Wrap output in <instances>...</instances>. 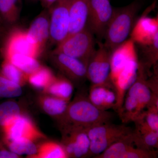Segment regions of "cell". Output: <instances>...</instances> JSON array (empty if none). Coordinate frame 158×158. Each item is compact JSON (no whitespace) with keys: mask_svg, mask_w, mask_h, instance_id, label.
Returning <instances> with one entry per match:
<instances>
[{"mask_svg":"<svg viewBox=\"0 0 158 158\" xmlns=\"http://www.w3.org/2000/svg\"><path fill=\"white\" fill-rule=\"evenodd\" d=\"M113 117V113L99 110L91 102L88 97L79 94L69 102L65 114L58 121L59 126L88 128L110 122Z\"/></svg>","mask_w":158,"mask_h":158,"instance_id":"obj_1","label":"cell"},{"mask_svg":"<svg viewBox=\"0 0 158 158\" xmlns=\"http://www.w3.org/2000/svg\"><path fill=\"white\" fill-rule=\"evenodd\" d=\"M140 7V3L135 1L127 6L114 9L113 17L104 36L105 42L103 43L111 53L127 40Z\"/></svg>","mask_w":158,"mask_h":158,"instance_id":"obj_2","label":"cell"},{"mask_svg":"<svg viewBox=\"0 0 158 158\" xmlns=\"http://www.w3.org/2000/svg\"><path fill=\"white\" fill-rule=\"evenodd\" d=\"M86 131L90 141L88 157L100 154L112 144L133 131L124 125L114 124L111 122L86 128Z\"/></svg>","mask_w":158,"mask_h":158,"instance_id":"obj_3","label":"cell"},{"mask_svg":"<svg viewBox=\"0 0 158 158\" xmlns=\"http://www.w3.org/2000/svg\"><path fill=\"white\" fill-rule=\"evenodd\" d=\"M95 51L93 34L86 27L82 31L69 35L52 52L73 57L87 66Z\"/></svg>","mask_w":158,"mask_h":158,"instance_id":"obj_4","label":"cell"},{"mask_svg":"<svg viewBox=\"0 0 158 158\" xmlns=\"http://www.w3.org/2000/svg\"><path fill=\"white\" fill-rule=\"evenodd\" d=\"M5 35L6 37L1 48L3 59L15 54L28 55L38 59L43 53L28 34L27 30L11 27Z\"/></svg>","mask_w":158,"mask_h":158,"instance_id":"obj_5","label":"cell"},{"mask_svg":"<svg viewBox=\"0 0 158 158\" xmlns=\"http://www.w3.org/2000/svg\"><path fill=\"white\" fill-rule=\"evenodd\" d=\"M62 140L68 158H85L89 156L90 141L86 128L72 126H59Z\"/></svg>","mask_w":158,"mask_h":158,"instance_id":"obj_6","label":"cell"},{"mask_svg":"<svg viewBox=\"0 0 158 158\" xmlns=\"http://www.w3.org/2000/svg\"><path fill=\"white\" fill-rule=\"evenodd\" d=\"M98 49L87 65V78L91 82V86L106 85L114 87L110 78L111 52L100 41H98Z\"/></svg>","mask_w":158,"mask_h":158,"instance_id":"obj_7","label":"cell"},{"mask_svg":"<svg viewBox=\"0 0 158 158\" xmlns=\"http://www.w3.org/2000/svg\"><path fill=\"white\" fill-rule=\"evenodd\" d=\"M0 129L3 141L26 139L35 142L47 138L32 118L24 113L14 118Z\"/></svg>","mask_w":158,"mask_h":158,"instance_id":"obj_8","label":"cell"},{"mask_svg":"<svg viewBox=\"0 0 158 158\" xmlns=\"http://www.w3.org/2000/svg\"><path fill=\"white\" fill-rule=\"evenodd\" d=\"M71 1L57 0L48 9L49 13V40L56 45L68 36Z\"/></svg>","mask_w":158,"mask_h":158,"instance_id":"obj_9","label":"cell"},{"mask_svg":"<svg viewBox=\"0 0 158 158\" xmlns=\"http://www.w3.org/2000/svg\"><path fill=\"white\" fill-rule=\"evenodd\" d=\"M114 11L110 0H90L87 27L99 39L103 38Z\"/></svg>","mask_w":158,"mask_h":158,"instance_id":"obj_10","label":"cell"},{"mask_svg":"<svg viewBox=\"0 0 158 158\" xmlns=\"http://www.w3.org/2000/svg\"><path fill=\"white\" fill-rule=\"evenodd\" d=\"M50 57L54 65L72 82H80L87 78V65L81 60L65 54L52 52Z\"/></svg>","mask_w":158,"mask_h":158,"instance_id":"obj_11","label":"cell"},{"mask_svg":"<svg viewBox=\"0 0 158 158\" xmlns=\"http://www.w3.org/2000/svg\"><path fill=\"white\" fill-rule=\"evenodd\" d=\"M146 75V66L142 62H139L135 81L126 94L135 98L143 110L152 104L158 105V98L154 97L148 85Z\"/></svg>","mask_w":158,"mask_h":158,"instance_id":"obj_12","label":"cell"},{"mask_svg":"<svg viewBox=\"0 0 158 158\" xmlns=\"http://www.w3.org/2000/svg\"><path fill=\"white\" fill-rule=\"evenodd\" d=\"M146 15L139 18L134 25L130 36L131 39L141 46L149 45L152 43L158 35V18H152Z\"/></svg>","mask_w":158,"mask_h":158,"instance_id":"obj_13","label":"cell"},{"mask_svg":"<svg viewBox=\"0 0 158 158\" xmlns=\"http://www.w3.org/2000/svg\"><path fill=\"white\" fill-rule=\"evenodd\" d=\"M137 59L135 44L131 38L126 40L112 52L110 58V78L112 84L125 65L130 61Z\"/></svg>","mask_w":158,"mask_h":158,"instance_id":"obj_14","label":"cell"},{"mask_svg":"<svg viewBox=\"0 0 158 158\" xmlns=\"http://www.w3.org/2000/svg\"><path fill=\"white\" fill-rule=\"evenodd\" d=\"M138 59L130 61L117 76L113 85L117 96L115 110L117 111L123 104L126 94L137 77L138 68Z\"/></svg>","mask_w":158,"mask_h":158,"instance_id":"obj_15","label":"cell"},{"mask_svg":"<svg viewBox=\"0 0 158 158\" xmlns=\"http://www.w3.org/2000/svg\"><path fill=\"white\" fill-rule=\"evenodd\" d=\"M27 31L44 52L50 39V19L48 9H44L37 15Z\"/></svg>","mask_w":158,"mask_h":158,"instance_id":"obj_16","label":"cell"},{"mask_svg":"<svg viewBox=\"0 0 158 158\" xmlns=\"http://www.w3.org/2000/svg\"><path fill=\"white\" fill-rule=\"evenodd\" d=\"M88 98L99 110L107 111L116 108L117 96L115 88L106 85L91 86Z\"/></svg>","mask_w":158,"mask_h":158,"instance_id":"obj_17","label":"cell"},{"mask_svg":"<svg viewBox=\"0 0 158 158\" xmlns=\"http://www.w3.org/2000/svg\"><path fill=\"white\" fill-rule=\"evenodd\" d=\"M90 2V0H72L69 35L78 32L87 27Z\"/></svg>","mask_w":158,"mask_h":158,"instance_id":"obj_18","label":"cell"},{"mask_svg":"<svg viewBox=\"0 0 158 158\" xmlns=\"http://www.w3.org/2000/svg\"><path fill=\"white\" fill-rule=\"evenodd\" d=\"M69 102L45 94L40 95L38 98L40 107L46 114L56 118L57 121L65 114Z\"/></svg>","mask_w":158,"mask_h":158,"instance_id":"obj_19","label":"cell"},{"mask_svg":"<svg viewBox=\"0 0 158 158\" xmlns=\"http://www.w3.org/2000/svg\"><path fill=\"white\" fill-rule=\"evenodd\" d=\"M73 90L72 82L64 76L59 75L56 76L42 93L70 101Z\"/></svg>","mask_w":158,"mask_h":158,"instance_id":"obj_20","label":"cell"},{"mask_svg":"<svg viewBox=\"0 0 158 158\" xmlns=\"http://www.w3.org/2000/svg\"><path fill=\"white\" fill-rule=\"evenodd\" d=\"M21 10V0H0V15L8 29L18 21Z\"/></svg>","mask_w":158,"mask_h":158,"instance_id":"obj_21","label":"cell"},{"mask_svg":"<svg viewBox=\"0 0 158 158\" xmlns=\"http://www.w3.org/2000/svg\"><path fill=\"white\" fill-rule=\"evenodd\" d=\"M144 111L135 98L126 95L123 104L117 112L122 122L127 123L135 121Z\"/></svg>","mask_w":158,"mask_h":158,"instance_id":"obj_22","label":"cell"},{"mask_svg":"<svg viewBox=\"0 0 158 158\" xmlns=\"http://www.w3.org/2000/svg\"><path fill=\"white\" fill-rule=\"evenodd\" d=\"M3 59L8 60L28 76L42 65L37 58L23 54H13Z\"/></svg>","mask_w":158,"mask_h":158,"instance_id":"obj_23","label":"cell"},{"mask_svg":"<svg viewBox=\"0 0 158 158\" xmlns=\"http://www.w3.org/2000/svg\"><path fill=\"white\" fill-rule=\"evenodd\" d=\"M133 132L114 144L95 158H123L134 144Z\"/></svg>","mask_w":158,"mask_h":158,"instance_id":"obj_24","label":"cell"},{"mask_svg":"<svg viewBox=\"0 0 158 158\" xmlns=\"http://www.w3.org/2000/svg\"><path fill=\"white\" fill-rule=\"evenodd\" d=\"M4 145L12 152L18 155H26L34 158L37 152V146L34 141L26 139L3 141Z\"/></svg>","mask_w":158,"mask_h":158,"instance_id":"obj_25","label":"cell"},{"mask_svg":"<svg viewBox=\"0 0 158 158\" xmlns=\"http://www.w3.org/2000/svg\"><path fill=\"white\" fill-rule=\"evenodd\" d=\"M55 77L50 69L42 65L39 69L28 76L27 83L33 88L42 92Z\"/></svg>","mask_w":158,"mask_h":158,"instance_id":"obj_26","label":"cell"},{"mask_svg":"<svg viewBox=\"0 0 158 158\" xmlns=\"http://www.w3.org/2000/svg\"><path fill=\"white\" fill-rule=\"evenodd\" d=\"M134 144L136 147L148 151L158 149V132L149 131H139L133 132Z\"/></svg>","mask_w":158,"mask_h":158,"instance_id":"obj_27","label":"cell"},{"mask_svg":"<svg viewBox=\"0 0 158 158\" xmlns=\"http://www.w3.org/2000/svg\"><path fill=\"white\" fill-rule=\"evenodd\" d=\"M67 154L61 142L47 141L37 146L34 158H67Z\"/></svg>","mask_w":158,"mask_h":158,"instance_id":"obj_28","label":"cell"},{"mask_svg":"<svg viewBox=\"0 0 158 158\" xmlns=\"http://www.w3.org/2000/svg\"><path fill=\"white\" fill-rule=\"evenodd\" d=\"M23 113L20 105L14 101H6L0 104V129Z\"/></svg>","mask_w":158,"mask_h":158,"instance_id":"obj_29","label":"cell"},{"mask_svg":"<svg viewBox=\"0 0 158 158\" xmlns=\"http://www.w3.org/2000/svg\"><path fill=\"white\" fill-rule=\"evenodd\" d=\"M0 71L5 77L21 87L28 83L27 75L24 73L8 60L3 59V62L0 65Z\"/></svg>","mask_w":158,"mask_h":158,"instance_id":"obj_30","label":"cell"},{"mask_svg":"<svg viewBox=\"0 0 158 158\" xmlns=\"http://www.w3.org/2000/svg\"><path fill=\"white\" fill-rule=\"evenodd\" d=\"M22 94V87L6 78L0 71V98H14Z\"/></svg>","mask_w":158,"mask_h":158,"instance_id":"obj_31","label":"cell"},{"mask_svg":"<svg viewBox=\"0 0 158 158\" xmlns=\"http://www.w3.org/2000/svg\"><path fill=\"white\" fill-rule=\"evenodd\" d=\"M142 47L143 53L146 60V63L143 64L148 67L156 66L158 59V35L152 43Z\"/></svg>","mask_w":158,"mask_h":158,"instance_id":"obj_32","label":"cell"},{"mask_svg":"<svg viewBox=\"0 0 158 158\" xmlns=\"http://www.w3.org/2000/svg\"><path fill=\"white\" fill-rule=\"evenodd\" d=\"M40 1L41 5L44 9H48L56 2L57 0H38Z\"/></svg>","mask_w":158,"mask_h":158,"instance_id":"obj_33","label":"cell"},{"mask_svg":"<svg viewBox=\"0 0 158 158\" xmlns=\"http://www.w3.org/2000/svg\"><path fill=\"white\" fill-rule=\"evenodd\" d=\"M8 31V28L4 23L1 15H0V35H5Z\"/></svg>","mask_w":158,"mask_h":158,"instance_id":"obj_34","label":"cell"},{"mask_svg":"<svg viewBox=\"0 0 158 158\" xmlns=\"http://www.w3.org/2000/svg\"><path fill=\"white\" fill-rule=\"evenodd\" d=\"M27 1H29V2H35V1H38V0H27Z\"/></svg>","mask_w":158,"mask_h":158,"instance_id":"obj_35","label":"cell"}]
</instances>
